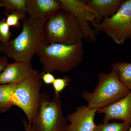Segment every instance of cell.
I'll use <instances>...</instances> for the list:
<instances>
[{
  "mask_svg": "<svg viewBox=\"0 0 131 131\" xmlns=\"http://www.w3.org/2000/svg\"><path fill=\"white\" fill-rule=\"evenodd\" d=\"M91 23L96 31L105 33L118 44L124 43L131 36V0L124 1L114 15L101 24Z\"/></svg>",
  "mask_w": 131,
  "mask_h": 131,
  "instance_id": "52a82bcc",
  "label": "cell"
},
{
  "mask_svg": "<svg viewBox=\"0 0 131 131\" xmlns=\"http://www.w3.org/2000/svg\"><path fill=\"white\" fill-rule=\"evenodd\" d=\"M6 21L9 27H13L17 29L20 28V21L27 18V14L19 12L6 13Z\"/></svg>",
  "mask_w": 131,
  "mask_h": 131,
  "instance_id": "ac0fdd59",
  "label": "cell"
},
{
  "mask_svg": "<svg viewBox=\"0 0 131 131\" xmlns=\"http://www.w3.org/2000/svg\"><path fill=\"white\" fill-rule=\"evenodd\" d=\"M23 126H24V131H35L32 128L31 125L29 124V122H27L25 119H23Z\"/></svg>",
  "mask_w": 131,
  "mask_h": 131,
  "instance_id": "603a6c76",
  "label": "cell"
},
{
  "mask_svg": "<svg viewBox=\"0 0 131 131\" xmlns=\"http://www.w3.org/2000/svg\"><path fill=\"white\" fill-rule=\"evenodd\" d=\"M62 8L68 11L79 21L83 39L94 43L96 40V31L91 28L89 22L96 19L93 12L86 2L79 0H59Z\"/></svg>",
  "mask_w": 131,
  "mask_h": 131,
  "instance_id": "ba28073f",
  "label": "cell"
},
{
  "mask_svg": "<svg viewBox=\"0 0 131 131\" xmlns=\"http://www.w3.org/2000/svg\"><path fill=\"white\" fill-rule=\"evenodd\" d=\"M130 39L131 40V36L130 38Z\"/></svg>",
  "mask_w": 131,
  "mask_h": 131,
  "instance_id": "d4e9b609",
  "label": "cell"
},
{
  "mask_svg": "<svg viewBox=\"0 0 131 131\" xmlns=\"http://www.w3.org/2000/svg\"><path fill=\"white\" fill-rule=\"evenodd\" d=\"M67 122L60 95L54 94L51 100L47 93H41L39 106L30 124L34 130L66 131Z\"/></svg>",
  "mask_w": 131,
  "mask_h": 131,
  "instance_id": "5b68a950",
  "label": "cell"
},
{
  "mask_svg": "<svg viewBox=\"0 0 131 131\" xmlns=\"http://www.w3.org/2000/svg\"><path fill=\"white\" fill-rule=\"evenodd\" d=\"M12 32L10 30V27L8 25L6 18L3 17L0 19V42L5 43L10 40Z\"/></svg>",
  "mask_w": 131,
  "mask_h": 131,
  "instance_id": "ffe728a7",
  "label": "cell"
},
{
  "mask_svg": "<svg viewBox=\"0 0 131 131\" xmlns=\"http://www.w3.org/2000/svg\"><path fill=\"white\" fill-rule=\"evenodd\" d=\"M17 84H0V111L2 112L7 111L13 106L11 97Z\"/></svg>",
  "mask_w": 131,
  "mask_h": 131,
  "instance_id": "5bb4252c",
  "label": "cell"
},
{
  "mask_svg": "<svg viewBox=\"0 0 131 131\" xmlns=\"http://www.w3.org/2000/svg\"><path fill=\"white\" fill-rule=\"evenodd\" d=\"M27 0H0V6L7 12H19L27 14Z\"/></svg>",
  "mask_w": 131,
  "mask_h": 131,
  "instance_id": "2e32d148",
  "label": "cell"
},
{
  "mask_svg": "<svg viewBox=\"0 0 131 131\" xmlns=\"http://www.w3.org/2000/svg\"><path fill=\"white\" fill-rule=\"evenodd\" d=\"M61 8L59 0H27V2L28 17L44 24Z\"/></svg>",
  "mask_w": 131,
  "mask_h": 131,
  "instance_id": "30bf717a",
  "label": "cell"
},
{
  "mask_svg": "<svg viewBox=\"0 0 131 131\" xmlns=\"http://www.w3.org/2000/svg\"><path fill=\"white\" fill-rule=\"evenodd\" d=\"M125 1L122 0H90L87 5L93 12L96 19L100 20L114 15Z\"/></svg>",
  "mask_w": 131,
  "mask_h": 131,
  "instance_id": "4fadbf2b",
  "label": "cell"
},
{
  "mask_svg": "<svg viewBox=\"0 0 131 131\" xmlns=\"http://www.w3.org/2000/svg\"><path fill=\"white\" fill-rule=\"evenodd\" d=\"M112 67V68L117 70L121 81L131 91V63H116L113 64Z\"/></svg>",
  "mask_w": 131,
  "mask_h": 131,
  "instance_id": "9a60e30c",
  "label": "cell"
},
{
  "mask_svg": "<svg viewBox=\"0 0 131 131\" xmlns=\"http://www.w3.org/2000/svg\"><path fill=\"white\" fill-rule=\"evenodd\" d=\"M49 44H74L83 39L80 23L74 16L61 8L47 20L44 26Z\"/></svg>",
  "mask_w": 131,
  "mask_h": 131,
  "instance_id": "277c9868",
  "label": "cell"
},
{
  "mask_svg": "<svg viewBox=\"0 0 131 131\" xmlns=\"http://www.w3.org/2000/svg\"><path fill=\"white\" fill-rule=\"evenodd\" d=\"M98 82L93 92L83 91L82 96L91 109H101L122 99L130 92L120 80L117 70L98 74Z\"/></svg>",
  "mask_w": 131,
  "mask_h": 131,
  "instance_id": "3957f363",
  "label": "cell"
},
{
  "mask_svg": "<svg viewBox=\"0 0 131 131\" xmlns=\"http://www.w3.org/2000/svg\"><path fill=\"white\" fill-rule=\"evenodd\" d=\"M8 63L7 57L6 56H0V74Z\"/></svg>",
  "mask_w": 131,
  "mask_h": 131,
  "instance_id": "7402d4cb",
  "label": "cell"
},
{
  "mask_svg": "<svg viewBox=\"0 0 131 131\" xmlns=\"http://www.w3.org/2000/svg\"><path fill=\"white\" fill-rule=\"evenodd\" d=\"M97 112L104 114L103 123L119 120L131 126V91L124 98L99 109Z\"/></svg>",
  "mask_w": 131,
  "mask_h": 131,
  "instance_id": "8fae6325",
  "label": "cell"
},
{
  "mask_svg": "<svg viewBox=\"0 0 131 131\" xmlns=\"http://www.w3.org/2000/svg\"><path fill=\"white\" fill-rule=\"evenodd\" d=\"M22 21L21 32L14 39L1 43L0 52L15 61L31 64L34 55L49 45L45 35V24L28 17Z\"/></svg>",
  "mask_w": 131,
  "mask_h": 131,
  "instance_id": "6da1fadb",
  "label": "cell"
},
{
  "mask_svg": "<svg viewBox=\"0 0 131 131\" xmlns=\"http://www.w3.org/2000/svg\"><path fill=\"white\" fill-rule=\"evenodd\" d=\"M38 73L31 64L15 61L8 63L0 74V84H17Z\"/></svg>",
  "mask_w": 131,
  "mask_h": 131,
  "instance_id": "7c38bea8",
  "label": "cell"
},
{
  "mask_svg": "<svg viewBox=\"0 0 131 131\" xmlns=\"http://www.w3.org/2000/svg\"><path fill=\"white\" fill-rule=\"evenodd\" d=\"M98 110L86 105L78 107L74 112L67 115L70 124L66 131H94L96 126L95 116Z\"/></svg>",
  "mask_w": 131,
  "mask_h": 131,
  "instance_id": "9c48e42d",
  "label": "cell"
},
{
  "mask_svg": "<svg viewBox=\"0 0 131 131\" xmlns=\"http://www.w3.org/2000/svg\"><path fill=\"white\" fill-rule=\"evenodd\" d=\"M128 131H131V126L130 127V129H129V130Z\"/></svg>",
  "mask_w": 131,
  "mask_h": 131,
  "instance_id": "cb8c5ba5",
  "label": "cell"
},
{
  "mask_svg": "<svg viewBox=\"0 0 131 131\" xmlns=\"http://www.w3.org/2000/svg\"><path fill=\"white\" fill-rule=\"evenodd\" d=\"M130 127L124 122H107L96 125L94 131H128Z\"/></svg>",
  "mask_w": 131,
  "mask_h": 131,
  "instance_id": "e0dca14e",
  "label": "cell"
},
{
  "mask_svg": "<svg viewBox=\"0 0 131 131\" xmlns=\"http://www.w3.org/2000/svg\"><path fill=\"white\" fill-rule=\"evenodd\" d=\"M70 81L71 79L69 76L56 78L52 84L54 94L60 95V94L68 87Z\"/></svg>",
  "mask_w": 131,
  "mask_h": 131,
  "instance_id": "d6986e66",
  "label": "cell"
},
{
  "mask_svg": "<svg viewBox=\"0 0 131 131\" xmlns=\"http://www.w3.org/2000/svg\"><path fill=\"white\" fill-rule=\"evenodd\" d=\"M40 74V78L42 82L47 85L52 84L56 78L52 73L43 71Z\"/></svg>",
  "mask_w": 131,
  "mask_h": 131,
  "instance_id": "44dd1931",
  "label": "cell"
},
{
  "mask_svg": "<svg viewBox=\"0 0 131 131\" xmlns=\"http://www.w3.org/2000/svg\"><path fill=\"white\" fill-rule=\"evenodd\" d=\"M0 45H1V42H0Z\"/></svg>",
  "mask_w": 131,
  "mask_h": 131,
  "instance_id": "484cf974",
  "label": "cell"
},
{
  "mask_svg": "<svg viewBox=\"0 0 131 131\" xmlns=\"http://www.w3.org/2000/svg\"><path fill=\"white\" fill-rule=\"evenodd\" d=\"M83 54L82 40L71 45L50 44L42 47L36 54L44 71L52 73L70 72L81 63Z\"/></svg>",
  "mask_w": 131,
  "mask_h": 131,
  "instance_id": "7a4b0ae2",
  "label": "cell"
},
{
  "mask_svg": "<svg viewBox=\"0 0 131 131\" xmlns=\"http://www.w3.org/2000/svg\"><path fill=\"white\" fill-rule=\"evenodd\" d=\"M42 83L38 73L18 83L12 95L13 105L22 110L30 124L39 106Z\"/></svg>",
  "mask_w": 131,
  "mask_h": 131,
  "instance_id": "8992f818",
  "label": "cell"
}]
</instances>
